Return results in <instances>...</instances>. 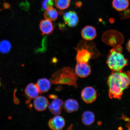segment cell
<instances>
[{"label":"cell","mask_w":130,"mask_h":130,"mask_svg":"<svg viewBox=\"0 0 130 130\" xmlns=\"http://www.w3.org/2000/svg\"><path fill=\"white\" fill-rule=\"evenodd\" d=\"M109 96L110 99L121 100L125 90L130 84V71L113 72L108 77Z\"/></svg>","instance_id":"6da1fadb"},{"label":"cell","mask_w":130,"mask_h":130,"mask_svg":"<svg viewBox=\"0 0 130 130\" xmlns=\"http://www.w3.org/2000/svg\"><path fill=\"white\" fill-rule=\"evenodd\" d=\"M121 45L113 47L110 50L107 57L106 63L109 68L113 72H121L128 64V60L122 53Z\"/></svg>","instance_id":"7a4b0ae2"},{"label":"cell","mask_w":130,"mask_h":130,"mask_svg":"<svg viewBox=\"0 0 130 130\" xmlns=\"http://www.w3.org/2000/svg\"><path fill=\"white\" fill-rule=\"evenodd\" d=\"M52 84H64L77 87V77L74 70L70 67H65L53 73L50 80Z\"/></svg>","instance_id":"3957f363"},{"label":"cell","mask_w":130,"mask_h":130,"mask_svg":"<svg viewBox=\"0 0 130 130\" xmlns=\"http://www.w3.org/2000/svg\"><path fill=\"white\" fill-rule=\"evenodd\" d=\"M87 42L81 41L75 49L77 51L76 59L78 62L88 63L91 59L94 58L93 47L91 48Z\"/></svg>","instance_id":"277c9868"},{"label":"cell","mask_w":130,"mask_h":130,"mask_svg":"<svg viewBox=\"0 0 130 130\" xmlns=\"http://www.w3.org/2000/svg\"><path fill=\"white\" fill-rule=\"evenodd\" d=\"M102 39L106 44L111 47L121 45L124 41V37L121 32L116 30H109L104 32Z\"/></svg>","instance_id":"5b68a950"},{"label":"cell","mask_w":130,"mask_h":130,"mask_svg":"<svg viewBox=\"0 0 130 130\" xmlns=\"http://www.w3.org/2000/svg\"><path fill=\"white\" fill-rule=\"evenodd\" d=\"M81 97L82 100L86 103H91L96 100L97 92L93 87H86L82 91Z\"/></svg>","instance_id":"8992f818"},{"label":"cell","mask_w":130,"mask_h":130,"mask_svg":"<svg viewBox=\"0 0 130 130\" xmlns=\"http://www.w3.org/2000/svg\"><path fill=\"white\" fill-rule=\"evenodd\" d=\"M91 71V67L88 63L77 62L74 72L77 76L81 78L87 77L90 75Z\"/></svg>","instance_id":"52a82bcc"},{"label":"cell","mask_w":130,"mask_h":130,"mask_svg":"<svg viewBox=\"0 0 130 130\" xmlns=\"http://www.w3.org/2000/svg\"><path fill=\"white\" fill-rule=\"evenodd\" d=\"M63 18L65 24L70 27H75L79 22L78 16L74 11H70L65 13Z\"/></svg>","instance_id":"ba28073f"},{"label":"cell","mask_w":130,"mask_h":130,"mask_svg":"<svg viewBox=\"0 0 130 130\" xmlns=\"http://www.w3.org/2000/svg\"><path fill=\"white\" fill-rule=\"evenodd\" d=\"M48 125L50 129L54 130H61L65 125V121L62 117L56 115L50 119L48 122Z\"/></svg>","instance_id":"9c48e42d"},{"label":"cell","mask_w":130,"mask_h":130,"mask_svg":"<svg viewBox=\"0 0 130 130\" xmlns=\"http://www.w3.org/2000/svg\"><path fill=\"white\" fill-rule=\"evenodd\" d=\"M48 105L47 99L43 96H38L34 100V108L37 111H42L45 110L48 108Z\"/></svg>","instance_id":"30bf717a"},{"label":"cell","mask_w":130,"mask_h":130,"mask_svg":"<svg viewBox=\"0 0 130 130\" xmlns=\"http://www.w3.org/2000/svg\"><path fill=\"white\" fill-rule=\"evenodd\" d=\"M81 35L84 40L91 41L96 37V30L95 27L92 26H87L82 29Z\"/></svg>","instance_id":"8fae6325"},{"label":"cell","mask_w":130,"mask_h":130,"mask_svg":"<svg viewBox=\"0 0 130 130\" xmlns=\"http://www.w3.org/2000/svg\"><path fill=\"white\" fill-rule=\"evenodd\" d=\"M54 100L48 106L49 110L53 115H58L61 113L64 102L61 99L58 98Z\"/></svg>","instance_id":"7c38bea8"},{"label":"cell","mask_w":130,"mask_h":130,"mask_svg":"<svg viewBox=\"0 0 130 130\" xmlns=\"http://www.w3.org/2000/svg\"><path fill=\"white\" fill-rule=\"evenodd\" d=\"M39 27L42 35H50L53 31L54 28L51 21L48 19H43L40 21Z\"/></svg>","instance_id":"4fadbf2b"},{"label":"cell","mask_w":130,"mask_h":130,"mask_svg":"<svg viewBox=\"0 0 130 130\" xmlns=\"http://www.w3.org/2000/svg\"><path fill=\"white\" fill-rule=\"evenodd\" d=\"M24 93L28 99V102L31 99H35L40 93L36 84H29L25 88Z\"/></svg>","instance_id":"5bb4252c"},{"label":"cell","mask_w":130,"mask_h":130,"mask_svg":"<svg viewBox=\"0 0 130 130\" xmlns=\"http://www.w3.org/2000/svg\"><path fill=\"white\" fill-rule=\"evenodd\" d=\"M79 107L78 103L77 101L73 99L66 100L64 103L63 106L65 111L69 113L77 111Z\"/></svg>","instance_id":"9a60e30c"},{"label":"cell","mask_w":130,"mask_h":130,"mask_svg":"<svg viewBox=\"0 0 130 130\" xmlns=\"http://www.w3.org/2000/svg\"><path fill=\"white\" fill-rule=\"evenodd\" d=\"M51 82L46 78H42L37 81L36 85L40 93L47 92L51 88Z\"/></svg>","instance_id":"2e32d148"},{"label":"cell","mask_w":130,"mask_h":130,"mask_svg":"<svg viewBox=\"0 0 130 130\" xmlns=\"http://www.w3.org/2000/svg\"><path fill=\"white\" fill-rule=\"evenodd\" d=\"M128 0H113L112 5L115 9L119 12L125 10L129 7Z\"/></svg>","instance_id":"e0dca14e"},{"label":"cell","mask_w":130,"mask_h":130,"mask_svg":"<svg viewBox=\"0 0 130 130\" xmlns=\"http://www.w3.org/2000/svg\"><path fill=\"white\" fill-rule=\"evenodd\" d=\"M82 120L83 123L84 125L87 126L90 125L95 121V115L91 111L84 112L82 115Z\"/></svg>","instance_id":"ac0fdd59"},{"label":"cell","mask_w":130,"mask_h":130,"mask_svg":"<svg viewBox=\"0 0 130 130\" xmlns=\"http://www.w3.org/2000/svg\"><path fill=\"white\" fill-rule=\"evenodd\" d=\"M58 14L56 10L53 7L45 10L44 16L45 19L51 22L56 20L58 18Z\"/></svg>","instance_id":"d6986e66"},{"label":"cell","mask_w":130,"mask_h":130,"mask_svg":"<svg viewBox=\"0 0 130 130\" xmlns=\"http://www.w3.org/2000/svg\"><path fill=\"white\" fill-rule=\"evenodd\" d=\"M54 2L57 8L61 10H64L69 7L71 0H55Z\"/></svg>","instance_id":"ffe728a7"},{"label":"cell","mask_w":130,"mask_h":130,"mask_svg":"<svg viewBox=\"0 0 130 130\" xmlns=\"http://www.w3.org/2000/svg\"><path fill=\"white\" fill-rule=\"evenodd\" d=\"M11 48L10 42L7 40H3L0 42V52L2 53H9Z\"/></svg>","instance_id":"44dd1931"},{"label":"cell","mask_w":130,"mask_h":130,"mask_svg":"<svg viewBox=\"0 0 130 130\" xmlns=\"http://www.w3.org/2000/svg\"><path fill=\"white\" fill-rule=\"evenodd\" d=\"M55 0H43L42 3V7L45 10L53 7Z\"/></svg>","instance_id":"7402d4cb"},{"label":"cell","mask_w":130,"mask_h":130,"mask_svg":"<svg viewBox=\"0 0 130 130\" xmlns=\"http://www.w3.org/2000/svg\"><path fill=\"white\" fill-rule=\"evenodd\" d=\"M121 119L124 120L126 122V127L127 128V129L130 130V118L122 115Z\"/></svg>","instance_id":"603a6c76"},{"label":"cell","mask_w":130,"mask_h":130,"mask_svg":"<svg viewBox=\"0 0 130 130\" xmlns=\"http://www.w3.org/2000/svg\"><path fill=\"white\" fill-rule=\"evenodd\" d=\"M126 48L128 51L130 53V39L126 44Z\"/></svg>","instance_id":"cb8c5ba5"},{"label":"cell","mask_w":130,"mask_h":130,"mask_svg":"<svg viewBox=\"0 0 130 130\" xmlns=\"http://www.w3.org/2000/svg\"><path fill=\"white\" fill-rule=\"evenodd\" d=\"M49 97L50 99H54L57 98L56 95H50Z\"/></svg>","instance_id":"d4e9b609"},{"label":"cell","mask_w":130,"mask_h":130,"mask_svg":"<svg viewBox=\"0 0 130 130\" xmlns=\"http://www.w3.org/2000/svg\"><path fill=\"white\" fill-rule=\"evenodd\" d=\"M9 5L7 3H5L4 4V7L5 8H8L9 7Z\"/></svg>","instance_id":"484cf974"},{"label":"cell","mask_w":130,"mask_h":130,"mask_svg":"<svg viewBox=\"0 0 130 130\" xmlns=\"http://www.w3.org/2000/svg\"><path fill=\"white\" fill-rule=\"evenodd\" d=\"M1 81H0V87H1Z\"/></svg>","instance_id":"4316f807"}]
</instances>
